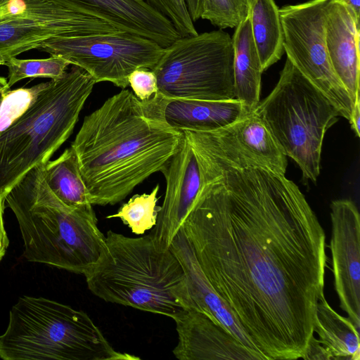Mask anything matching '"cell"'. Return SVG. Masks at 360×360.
I'll return each mask as SVG.
<instances>
[{"label":"cell","mask_w":360,"mask_h":360,"mask_svg":"<svg viewBox=\"0 0 360 360\" xmlns=\"http://www.w3.org/2000/svg\"><path fill=\"white\" fill-rule=\"evenodd\" d=\"M334 286L340 308L357 330L360 326V216L349 199L330 204Z\"/></svg>","instance_id":"obj_12"},{"label":"cell","mask_w":360,"mask_h":360,"mask_svg":"<svg viewBox=\"0 0 360 360\" xmlns=\"http://www.w3.org/2000/svg\"><path fill=\"white\" fill-rule=\"evenodd\" d=\"M5 203L0 199V261L4 256L8 245V239L4 228L3 221Z\"/></svg>","instance_id":"obj_31"},{"label":"cell","mask_w":360,"mask_h":360,"mask_svg":"<svg viewBox=\"0 0 360 360\" xmlns=\"http://www.w3.org/2000/svg\"><path fill=\"white\" fill-rule=\"evenodd\" d=\"M349 9L356 22L359 25L360 0H338Z\"/></svg>","instance_id":"obj_33"},{"label":"cell","mask_w":360,"mask_h":360,"mask_svg":"<svg viewBox=\"0 0 360 360\" xmlns=\"http://www.w3.org/2000/svg\"><path fill=\"white\" fill-rule=\"evenodd\" d=\"M4 92H5V91H4ZM4 92H0V103H1V100H2L3 95H4Z\"/></svg>","instance_id":"obj_35"},{"label":"cell","mask_w":360,"mask_h":360,"mask_svg":"<svg viewBox=\"0 0 360 360\" xmlns=\"http://www.w3.org/2000/svg\"><path fill=\"white\" fill-rule=\"evenodd\" d=\"M70 65L68 60L58 55L39 59L12 57L4 65L8 68L7 87L10 89L15 83L26 78L58 79L65 75Z\"/></svg>","instance_id":"obj_25"},{"label":"cell","mask_w":360,"mask_h":360,"mask_svg":"<svg viewBox=\"0 0 360 360\" xmlns=\"http://www.w3.org/2000/svg\"><path fill=\"white\" fill-rule=\"evenodd\" d=\"M121 32L126 31L86 8L49 0H0V65L53 38Z\"/></svg>","instance_id":"obj_9"},{"label":"cell","mask_w":360,"mask_h":360,"mask_svg":"<svg viewBox=\"0 0 360 360\" xmlns=\"http://www.w3.org/2000/svg\"><path fill=\"white\" fill-rule=\"evenodd\" d=\"M66 6L94 11L166 48L181 37L171 21L143 0H49Z\"/></svg>","instance_id":"obj_18"},{"label":"cell","mask_w":360,"mask_h":360,"mask_svg":"<svg viewBox=\"0 0 360 360\" xmlns=\"http://www.w3.org/2000/svg\"><path fill=\"white\" fill-rule=\"evenodd\" d=\"M4 360H137L115 350L84 311L44 297L22 296L0 335Z\"/></svg>","instance_id":"obj_6"},{"label":"cell","mask_w":360,"mask_h":360,"mask_svg":"<svg viewBox=\"0 0 360 360\" xmlns=\"http://www.w3.org/2000/svg\"><path fill=\"white\" fill-rule=\"evenodd\" d=\"M182 131L221 157L243 158L285 174L287 156L266 124L254 111L216 131Z\"/></svg>","instance_id":"obj_14"},{"label":"cell","mask_w":360,"mask_h":360,"mask_svg":"<svg viewBox=\"0 0 360 360\" xmlns=\"http://www.w3.org/2000/svg\"><path fill=\"white\" fill-rule=\"evenodd\" d=\"M159 185L147 194H136L124 203L117 212L106 217L107 219L120 218L132 233L141 235L155 226L160 206L157 205Z\"/></svg>","instance_id":"obj_24"},{"label":"cell","mask_w":360,"mask_h":360,"mask_svg":"<svg viewBox=\"0 0 360 360\" xmlns=\"http://www.w3.org/2000/svg\"><path fill=\"white\" fill-rule=\"evenodd\" d=\"M169 249L185 271L195 309L205 313L250 350L259 360H263L205 278L182 226L173 238Z\"/></svg>","instance_id":"obj_19"},{"label":"cell","mask_w":360,"mask_h":360,"mask_svg":"<svg viewBox=\"0 0 360 360\" xmlns=\"http://www.w3.org/2000/svg\"><path fill=\"white\" fill-rule=\"evenodd\" d=\"M165 48L155 41L127 32L58 37L38 50L58 55L90 75L96 83L108 82L125 89L137 68L152 70Z\"/></svg>","instance_id":"obj_10"},{"label":"cell","mask_w":360,"mask_h":360,"mask_svg":"<svg viewBox=\"0 0 360 360\" xmlns=\"http://www.w3.org/2000/svg\"><path fill=\"white\" fill-rule=\"evenodd\" d=\"M254 112L302 178L316 183L325 134L340 116L330 101L286 58L276 85Z\"/></svg>","instance_id":"obj_7"},{"label":"cell","mask_w":360,"mask_h":360,"mask_svg":"<svg viewBox=\"0 0 360 360\" xmlns=\"http://www.w3.org/2000/svg\"><path fill=\"white\" fill-rule=\"evenodd\" d=\"M44 175L52 193L72 208L91 206L75 152L70 146L44 165Z\"/></svg>","instance_id":"obj_23"},{"label":"cell","mask_w":360,"mask_h":360,"mask_svg":"<svg viewBox=\"0 0 360 360\" xmlns=\"http://www.w3.org/2000/svg\"><path fill=\"white\" fill-rule=\"evenodd\" d=\"M162 173L166 190L150 235L158 248L167 250L183 226L202 186L198 159L184 131L177 150Z\"/></svg>","instance_id":"obj_13"},{"label":"cell","mask_w":360,"mask_h":360,"mask_svg":"<svg viewBox=\"0 0 360 360\" xmlns=\"http://www.w3.org/2000/svg\"><path fill=\"white\" fill-rule=\"evenodd\" d=\"M351 127L357 137L360 136V96H356L349 120Z\"/></svg>","instance_id":"obj_30"},{"label":"cell","mask_w":360,"mask_h":360,"mask_svg":"<svg viewBox=\"0 0 360 360\" xmlns=\"http://www.w3.org/2000/svg\"><path fill=\"white\" fill-rule=\"evenodd\" d=\"M248 13L249 0H203L200 18L219 30L236 28Z\"/></svg>","instance_id":"obj_26"},{"label":"cell","mask_w":360,"mask_h":360,"mask_svg":"<svg viewBox=\"0 0 360 360\" xmlns=\"http://www.w3.org/2000/svg\"><path fill=\"white\" fill-rule=\"evenodd\" d=\"M96 84L82 68L70 70L38 94L30 105L0 131V199L30 169L46 164L68 139Z\"/></svg>","instance_id":"obj_5"},{"label":"cell","mask_w":360,"mask_h":360,"mask_svg":"<svg viewBox=\"0 0 360 360\" xmlns=\"http://www.w3.org/2000/svg\"><path fill=\"white\" fill-rule=\"evenodd\" d=\"M314 332L330 359L359 360V330L348 317L333 309L324 295L317 304Z\"/></svg>","instance_id":"obj_21"},{"label":"cell","mask_w":360,"mask_h":360,"mask_svg":"<svg viewBox=\"0 0 360 360\" xmlns=\"http://www.w3.org/2000/svg\"><path fill=\"white\" fill-rule=\"evenodd\" d=\"M45 164L25 173L8 193L5 203L14 213L27 260L73 273L87 274L106 248L92 205L72 208L48 186Z\"/></svg>","instance_id":"obj_3"},{"label":"cell","mask_w":360,"mask_h":360,"mask_svg":"<svg viewBox=\"0 0 360 360\" xmlns=\"http://www.w3.org/2000/svg\"><path fill=\"white\" fill-rule=\"evenodd\" d=\"M129 85L134 94L141 101L150 99L158 93V81L155 74L148 68H137L128 77Z\"/></svg>","instance_id":"obj_28"},{"label":"cell","mask_w":360,"mask_h":360,"mask_svg":"<svg viewBox=\"0 0 360 360\" xmlns=\"http://www.w3.org/2000/svg\"><path fill=\"white\" fill-rule=\"evenodd\" d=\"M178 343L172 352L180 360H259L223 326L205 313L191 309L173 319Z\"/></svg>","instance_id":"obj_16"},{"label":"cell","mask_w":360,"mask_h":360,"mask_svg":"<svg viewBox=\"0 0 360 360\" xmlns=\"http://www.w3.org/2000/svg\"><path fill=\"white\" fill-rule=\"evenodd\" d=\"M10 90L7 87V79L3 77H0V92H4Z\"/></svg>","instance_id":"obj_34"},{"label":"cell","mask_w":360,"mask_h":360,"mask_svg":"<svg viewBox=\"0 0 360 360\" xmlns=\"http://www.w3.org/2000/svg\"><path fill=\"white\" fill-rule=\"evenodd\" d=\"M169 19L181 37L198 34L185 0H143Z\"/></svg>","instance_id":"obj_27"},{"label":"cell","mask_w":360,"mask_h":360,"mask_svg":"<svg viewBox=\"0 0 360 360\" xmlns=\"http://www.w3.org/2000/svg\"><path fill=\"white\" fill-rule=\"evenodd\" d=\"M248 15L264 72L277 63L285 53L279 8L274 0H249Z\"/></svg>","instance_id":"obj_22"},{"label":"cell","mask_w":360,"mask_h":360,"mask_svg":"<svg viewBox=\"0 0 360 360\" xmlns=\"http://www.w3.org/2000/svg\"><path fill=\"white\" fill-rule=\"evenodd\" d=\"M232 41L235 98L251 112L259 103L263 71L253 41L249 15L236 27Z\"/></svg>","instance_id":"obj_20"},{"label":"cell","mask_w":360,"mask_h":360,"mask_svg":"<svg viewBox=\"0 0 360 360\" xmlns=\"http://www.w3.org/2000/svg\"><path fill=\"white\" fill-rule=\"evenodd\" d=\"M330 0H310L279 8L287 58L349 121L354 102L335 74L326 44Z\"/></svg>","instance_id":"obj_11"},{"label":"cell","mask_w":360,"mask_h":360,"mask_svg":"<svg viewBox=\"0 0 360 360\" xmlns=\"http://www.w3.org/2000/svg\"><path fill=\"white\" fill-rule=\"evenodd\" d=\"M105 245L98 262L84 275L94 295L172 319L195 309L179 260L169 248H158L150 234L132 238L110 230Z\"/></svg>","instance_id":"obj_4"},{"label":"cell","mask_w":360,"mask_h":360,"mask_svg":"<svg viewBox=\"0 0 360 360\" xmlns=\"http://www.w3.org/2000/svg\"><path fill=\"white\" fill-rule=\"evenodd\" d=\"M182 131L145 116L123 89L84 118L71 147L92 205H113L158 172L178 148Z\"/></svg>","instance_id":"obj_2"},{"label":"cell","mask_w":360,"mask_h":360,"mask_svg":"<svg viewBox=\"0 0 360 360\" xmlns=\"http://www.w3.org/2000/svg\"><path fill=\"white\" fill-rule=\"evenodd\" d=\"M202 186L182 228L263 360L303 359L324 295L326 235L285 174L194 146Z\"/></svg>","instance_id":"obj_1"},{"label":"cell","mask_w":360,"mask_h":360,"mask_svg":"<svg viewBox=\"0 0 360 360\" xmlns=\"http://www.w3.org/2000/svg\"><path fill=\"white\" fill-rule=\"evenodd\" d=\"M303 359L331 360L328 352L321 345L319 339L315 338L314 335L311 338L309 342L307 349Z\"/></svg>","instance_id":"obj_29"},{"label":"cell","mask_w":360,"mask_h":360,"mask_svg":"<svg viewBox=\"0 0 360 360\" xmlns=\"http://www.w3.org/2000/svg\"><path fill=\"white\" fill-rule=\"evenodd\" d=\"M189 15L195 22L201 17L203 0H185Z\"/></svg>","instance_id":"obj_32"},{"label":"cell","mask_w":360,"mask_h":360,"mask_svg":"<svg viewBox=\"0 0 360 360\" xmlns=\"http://www.w3.org/2000/svg\"><path fill=\"white\" fill-rule=\"evenodd\" d=\"M232 37L222 30L181 37L151 70L158 94L168 98L203 101L235 98Z\"/></svg>","instance_id":"obj_8"},{"label":"cell","mask_w":360,"mask_h":360,"mask_svg":"<svg viewBox=\"0 0 360 360\" xmlns=\"http://www.w3.org/2000/svg\"><path fill=\"white\" fill-rule=\"evenodd\" d=\"M359 28L343 3L328 1L325 23L327 53L335 74L353 102L359 94Z\"/></svg>","instance_id":"obj_17"},{"label":"cell","mask_w":360,"mask_h":360,"mask_svg":"<svg viewBox=\"0 0 360 360\" xmlns=\"http://www.w3.org/2000/svg\"><path fill=\"white\" fill-rule=\"evenodd\" d=\"M140 102L146 117L178 131H213L250 113L237 98L178 99L165 98L157 93Z\"/></svg>","instance_id":"obj_15"}]
</instances>
